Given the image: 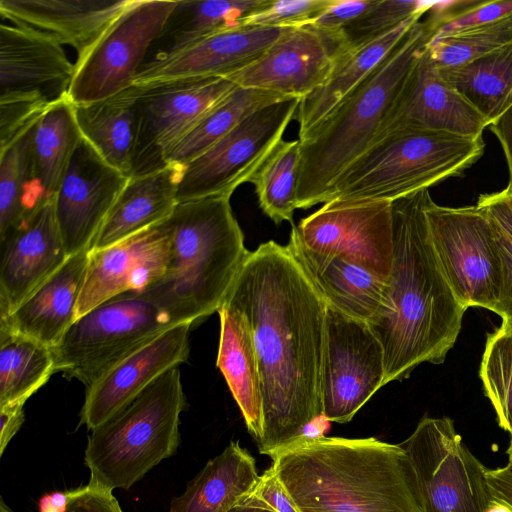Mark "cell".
<instances>
[{
	"instance_id": "obj_48",
	"label": "cell",
	"mask_w": 512,
	"mask_h": 512,
	"mask_svg": "<svg viewBox=\"0 0 512 512\" xmlns=\"http://www.w3.org/2000/svg\"><path fill=\"white\" fill-rule=\"evenodd\" d=\"M251 495L275 512H298L272 466L260 475Z\"/></svg>"
},
{
	"instance_id": "obj_32",
	"label": "cell",
	"mask_w": 512,
	"mask_h": 512,
	"mask_svg": "<svg viewBox=\"0 0 512 512\" xmlns=\"http://www.w3.org/2000/svg\"><path fill=\"white\" fill-rule=\"evenodd\" d=\"M438 70L488 126L512 106V43L466 64Z\"/></svg>"
},
{
	"instance_id": "obj_2",
	"label": "cell",
	"mask_w": 512,
	"mask_h": 512,
	"mask_svg": "<svg viewBox=\"0 0 512 512\" xmlns=\"http://www.w3.org/2000/svg\"><path fill=\"white\" fill-rule=\"evenodd\" d=\"M428 189L394 200L393 257L384 302L369 326L384 350V385L424 362L441 364L454 346L465 308L447 282L430 238Z\"/></svg>"
},
{
	"instance_id": "obj_43",
	"label": "cell",
	"mask_w": 512,
	"mask_h": 512,
	"mask_svg": "<svg viewBox=\"0 0 512 512\" xmlns=\"http://www.w3.org/2000/svg\"><path fill=\"white\" fill-rule=\"evenodd\" d=\"M52 104L41 95L33 93L1 95L0 151L30 130Z\"/></svg>"
},
{
	"instance_id": "obj_44",
	"label": "cell",
	"mask_w": 512,
	"mask_h": 512,
	"mask_svg": "<svg viewBox=\"0 0 512 512\" xmlns=\"http://www.w3.org/2000/svg\"><path fill=\"white\" fill-rule=\"evenodd\" d=\"M335 0H267L241 26L293 28L312 23Z\"/></svg>"
},
{
	"instance_id": "obj_38",
	"label": "cell",
	"mask_w": 512,
	"mask_h": 512,
	"mask_svg": "<svg viewBox=\"0 0 512 512\" xmlns=\"http://www.w3.org/2000/svg\"><path fill=\"white\" fill-rule=\"evenodd\" d=\"M299 162V140H281L250 181L261 210L275 224L294 225Z\"/></svg>"
},
{
	"instance_id": "obj_17",
	"label": "cell",
	"mask_w": 512,
	"mask_h": 512,
	"mask_svg": "<svg viewBox=\"0 0 512 512\" xmlns=\"http://www.w3.org/2000/svg\"><path fill=\"white\" fill-rule=\"evenodd\" d=\"M128 180L82 138L53 196L68 256L90 251Z\"/></svg>"
},
{
	"instance_id": "obj_15",
	"label": "cell",
	"mask_w": 512,
	"mask_h": 512,
	"mask_svg": "<svg viewBox=\"0 0 512 512\" xmlns=\"http://www.w3.org/2000/svg\"><path fill=\"white\" fill-rule=\"evenodd\" d=\"M350 46L344 30L312 24L288 28L260 58L226 79L301 100L324 85Z\"/></svg>"
},
{
	"instance_id": "obj_52",
	"label": "cell",
	"mask_w": 512,
	"mask_h": 512,
	"mask_svg": "<svg viewBox=\"0 0 512 512\" xmlns=\"http://www.w3.org/2000/svg\"><path fill=\"white\" fill-rule=\"evenodd\" d=\"M488 128L497 137L506 157L509 182L507 190L512 194V106L492 122Z\"/></svg>"
},
{
	"instance_id": "obj_5",
	"label": "cell",
	"mask_w": 512,
	"mask_h": 512,
	"mask_svg": "<svg viewBox=\"0 0 512 512\" xmlns=\"http://www.w3.org/2000/svg\"><path fill=\"white\" fill-rule=\"evenodd\" d=\"M231 196L180 202L166 220L171 259L146 291L177 324L218 312L250 251L232 212Z\"/></svg>"
},
{
	"instance_id": "obj_6",
	"label": "cell",
	"mask_w": 512,
	"mask_h": 512,
	"mask_svg": "<svg viewBox=\"0 0 512 512\" xmlns=\"http://www.w3.org/2000/svg\"><path fill=\"white\" fill-rule=\"evenodd\" d=\"M482 136L403 127L390 130L335 181L326 202H393L458 177L484 152Z\"/></svg>"
},
{
	"instance_id": "obj_50",
	"label": "cell",
	"mask_w": 512,
	"mask_h": 512,
	"mask_svg": "<svg viewBox=\"0 0 512 512\" xmlns=\"http://www.w3.org/2000/svg\"><path fill=\"white\" fill-rule=\"evenodd\" d=\"M498 251L502 263L503 281L500 303L496 314L502 318L500 327L512 330V258L499 247Z\"/></svg>"
},
{
	"instance_id": "obj_56",
	"label": "cell",
	"mask_w": 512,
	"mask_h": 512,
	"mask_svg": "<svg viewBox=\"0 0 512 512\" xmlns=\"http://www.w3.org/2000/svg\"><path fill=\"white\" fill-rule=\"evenodd\" d=\"M508 466H510L512 468V461H508Z\"/></svg>"
},
{
	"instance_id": "obj_51",
	"label": "cell",
	"mask_w": 512,
	"mask_h": 512,
	"mask_svg": "<svg viewBox=\"0 0 512 512\" xmlns=\"http://www.w3.org/2000/svg\"><path fill=\"white\" fill-rule=\"evenodd\" d=\"M24 404L22 402L10 403L0 406V454L2 455L8 443L18 432L24 422Z\"/></svg>"
},
{
	"instance_id": "obj_18",
	"label": "cell",
	"mask_w": 512,
	"mask_h": 512,
	"mask_svg": "<svg viewBox=\"0 0 512 512\" xmlns=\"http://www.w3.org/2000/svg\"><path fill=\"white\" fill-rule=\"evenodd\" d=\"M166 220L111 246L89 251L77 318L122 293L145 291L163 278L171 259Z\"/></svg>"
},
{
	"instance_id": "obj_25",
	"label": "cell",
	"mask_w": 512,
	"mask_h": 512,
	"mask_svg": "<svg viewBox=\"0 0 512 512\" xmlns=\"http://www.w3.org/2000/svg\"><path fill=\"white\" fill-rule=\"evenodd\" d=\"M131 0H0V14L13 24L45 32L86 53Z\"/></svg>"
},
{
	"instance_id": "obj_9",
	"label": "cell",
	"mask_w": 512,
	"mask_h": 512,
	"mask_svg": "<svg viewBox=\"0 0 512 512\" xmlns=\"http://www.w3.org/2000/svg\"><path fill=\"white\" fill-rule=\"evenodd\" d=\"M412 465L423 512H489L487 468L448 417H423L399 444Z\"/></svg>"
},
{
	"instance_id": "obj_40",
	"label": "cell",
	"mask_w": 512,
	"mask_h": 512,
	"mask_svg": "<svg viewBox=\"0 0 512 512\" xmlns=\"http://www.w3.org/2000/svg\"><path fill=\"white\" fill-rule=\"evenodd\" d=\"M480 378L499 426L512 434V330L502 327L487 335Z\"/></svg>"
},
{
	"instance_id": "obj_55",
	"label": "cell",
	"mask_w": 512,
	"mask_h": 512,
	"mask_svg": "<svg viewBox=\"0 0 512 512\" xmlns=\"http://www.w3.org/2000/svg\"><path fill=\"white\" fill-rule=\"evenodd\" d=\"M0 512H13L3 501V499H1V504H0Z\"/></svg>"
},
{
	"instance_id": "obj_12",
	"label": "cell",
	"mask_w": 512,
	"mask_h": 512,
	"mask_svg": "<svg viewBox=\"0 0 512 512\" xmlns=\"http://www.w3.org/2000/svg\"><path fill=\"white\" fill-rule=\"evenodd\" d=\"M300 99L290 98L260 108L226 136L184 166L178 202L212 196H231L255 173L295 118Z\"/></svg>"
},
{
	"instance_id": "obj_21",
	"label": "cell",
	"mask_w": 512,
	"mask_h": 512,
	"mask_svg": "<svg viewBox=\"0 0 512 512\" xmlns=\"http://www.w3.org/2000/svg\"><path fill=\"white\" fill-rule=\"evenodd\" d=\"M192 323L174 325L110 368L86 388L80 424L99 426L167 370L189 356Z\"/></svg>"
},
{
	"instance_id": "obj_24",
	"label": "cell",
	"mask_w": 512,
	"mask_h": 512,
	"mask_svg": "<svg viewBox=\"0 0 512 512\" xmlns=\"http://www.w3.org/2000/svg\"><path fill=\"white\" fill-rule=\"evenodd\" d=\"M286 246L326 305L368 324L372 322L384 302L389 278L339 256L308 249L293 227Z\"/></svg>"
},
{
	"instance_id": "obj_4",
	"label": "cell",
	"mask_w": 512,
	"mask_h": 512,
	"mask_svg": "<svg viewBox=\"0 0 512 512\" xmlns=\"http://www.w3.org/2000/svg\"><path fill=\"white\" fill-rule=\"evenodd\" d=\"M435 30L427 12L367 78L298 138L296 209L325 203L338 177L375 142Z\"/></svg>"
},
{
	"instance_id": "obj_37",
	"label": "cell",
	"mask_w": 512,
	"mask_h": 512,
	"mask_svg": "<svg viewBox=\"0 0 512 512\" xmlns=\"http://www.w3.org/2000/svg\"><path fill=\"white\" fill-rule=\"evenodd\" d=\"M267 0H177L163 36L169 37L167 49L158 55L174 53L193 42L228 29L242 27L245 17Z\"/></svg>"
},
{
	"instance_id": "obj_53",
	"label": "cell",
	"mask_w": 512,
	"mask_h": 512,
	"mask_svg": "<svg viewBox=\"0 0 512 512\" xmlns=\"http://www.w3.org/2000/svg\"><path fill=\"white\" fill-rule=\"evenodd\" d=\"M227 512H275L251 494L233 506Z\"/></svg>"
},
{
	"instance_id": "obj_29",
	"label": "cell",
	"mask_w": 512,
	"mask_h": 512,
	"mask_svg": "<svg viewBox=\"0 0 512 512\" xmlns=\"http://www.w3.org/2000/svg\"><path fill=\"white\" fill-rule=\"evenodd\" d=\"M220 338L216 366L239 406L249 433L262 436V385L249 324L244 315L224 302L218 310Z\"/></svg>"
},
{
	"instance_id": "obj_22",
	"label": "cell",
	"mask_w": 512,
	"mask_h": 512,
	"mask_svg": "<svg viewBox=\"0 0 512 512\" xmlns=\"http://www.w3.org/2000/svg\"><path fill=\"white\" fill-rule=\"evenodd\" d=\"M74 69L53 36L20 24H1L0 95L33 93L55 103L68 95Z\"/></svg>"
},
{
	"instance_id": "obj_47",
	"label": "cell",
	"mask_w": 512,
	"mask_h": 512,
	"mask_svg": "<svg viewBox=\"0 0 512 512\" xmlns=\"http://www.w3.org/2000/svg\"><path fill=\"white\" fill-rule=\"evenodd\" d=\"M376 2L377 0H335L310 24L326 30H345L366 15Z\"/></svg>"
},
{
	"instance_id": "obj_35",
	"label": "cell",
	"mask_w": 512,
	"mask_h": 512,
	"mask_svg": "<svg viewBox=\"0 0 512 512\" xmlns=\"http://www.w3.org/2000/svg\"><path fill=\"white\" fill-rule=\"evenodd\" d=\"M55 372L50 347L0 326V406L25 403Z\"/></svg>"
},
{
	"instance_id": "obj_27",
	"label": "cell",
	"mask_w": 512,
	"mask_h": 512,
	"mask_svg": "<svg viewBox=\"0 0 512 512\" xmlns=\"http://www.w3.org/2000/svg\"><path fill=\"white\" fill-rule=\"evenodd\" d=\"M183 165L167 164L154 172L130 177L90 250L118 243L168 219L178 205Z\"/></svg>"
},
{
	"instance_id": "obj_46",
	"label": "cell",
	"mask_w": 512,
	"mask_h": 512,
	"mask_svg": "<svg viewBox=\"0 0 512 512\" xmlns=\"http://www.w3.org/2000/svg\"><path fill=\"white\" fill-rule=\"evenodd\" d=\"M58 512H122L112 491L90 484L65 493Z\"/></svg>"
},
{
	"instance_id": "obj_49",
	"label": "cell",
	"mask_w": 512,
	"mask_h": 512,
	"mask_svg": "<svg viewBox=\"0 0 512 512\" xmlns=\"http://www.w3.org/2000/svg\"><path fill=\"white\" fill-rule=\"evenodd\" d=\"M486 479L493 502L512 512V468L487 469Z\"/></svg>"
},
{
	"instance_id": "obj_28",
	"label": "cell",
	"mask_w": 512,
	"mask_h": 512,
	"mask_svg": "<svg viewBox=\"0 0 512 512\" xmlns=\"http://www.w3.org/2000/svg\"><path fill=\"white\" fill-rule=\"evenodd\" d=\"M427 12L422 11L372 39L351 44L337 61L324 85L300 100L294 118L298 122V138L367 78Z\"/></svg>"
},
{
	"instance_id": "obj_30",
	"label": "cell",
	"mask_w": 512,
	"mask_h": 512,
	"mask_svg": "<svg viewBox=\"0 0 512 512\" xmlns=\"http://www.w3.org/2000/svg\"><path fill=\"white\" fill-rule=\"evenodd\" d=\"M259 477L255 459L231 441L171 501L168 512H227L251 494Z\"/></svg>"
},
{
	"instance_id": "obj_39",
	"label": "cell",
	"mask_w": 512,
	"mask_h": 512,
	"mask_svg": "<svg viewBox=\"0 0 512 512\" xmlns=\"http://www.w3.org/2000/svg\"><path fill=\"white\" fill-rule=\"evenodd\" d=\"M512 43V14L469 30L433 38L427 46L438 68L466 64Z\"/></svg>"
},
{
	"instance_id": "obj_20",
	"label": "cell",
	"mask_w": 512,
	"mask_h": 512,
	"mask_svg": "<svg viewBox=\"0 0 512 512\" xmlns=\"http://www.w3.org/2000/svg\"><path fill=\"white\" fill-rule=\"evenodd\" d=\"M288 28L242 26L214 33L143 64L133 85L227 78L260 58Z\"/></svg>"
},
{
	"instance_id": "obj_13",
	"label": "cell",
	"mask_w": 512,
	"mask_h": 512,
	"mask_svg": "<svg viewBox=\"0 0 512 512\" xmlns=\"http://www.w3.org/2000/svg\"><path fill=\"white\" fill-rule=\"evenodd\" d=\"M138 87L131 177L165 167L175 145L237 85L226 78H191Z\"/></svg>"
},
{
	"instance_id": "obj_7",
	"label": "cell",
	"mask_w": 512,
	"mask_h": 512,
	"mask_svg": "<svg viewBox=\"0 0 512 512\" xmlns=\"http://www.w3.org/2000/svg\"><path fill=\"white\" fill-rule=\"evenodd\" d=\"M185 406L180 370L173 367L91 430L84 456L88 484L111 491L129 489L173 455Z\"/></svg>"
},
{
	"instance_id": "obj_23",
	"label": "cell",
	"mask_w": 512,
	"mask_h": 512,
	"mask_svg": "<svg viewBox=\"0 0 512 512\" xmlns=\"http://www.w3.org/2000/svg\"><path fill=\"white\" fill-rule=\"evenodd\" d=\"M403 127L477 137L488 122L441 77L426 48L379 136Z\"/></svg>"
},
{
	"instance_id": "obj_41",
	"label": "cell",
	"mask_w": 512,
	"mask_h": 512,
	"mask_svg": "<svg viewBox=\"0 0 512 512\" xmlns=\"http://www.w3.org/2000/svg\"><path fill=\"white\" fill-rule=\"evenodd\" d=\"M428 12L436 23L433 38L445 37L512 14V0L434 1Z\"/></svg>"
},
{
	"instance_id": "obj_14",
	"label": "cell",
	"mask_w": 512,
	"mask_h": 512,
	"mask_svg": "<svg viewBox=\"0 0 512 512\" xmlns=\"http://www.w3.org/2000/svg\"><path fill=\"white\" fill-rule=\"evenodd\" d=\"M384 350L368 323L326 305L321 376L323 417L349 422L384 386Z\"/></svg>"
},
{
	"instance_id": "obj_3",
	"label": "cell",
	"mask_w": 512,
	"mask_h": 512,
	"mask_svg": "<svg viewBox=\"0 0 512 512\" xmlns=\"http://www.w3.org/2000/svg\"><path fill=\"white\" fill-rule=\"evenodd\" d=\"M270 457L298 512H423L399 444L306 435Z\"/></svg>"
},
{
	"instance_id": "obj_26",
	"label": "cell",
	"mask_w": 512,
	"mask_h": 512,
	"mask_svg": "<svg viewBox=\"0 0 512 512\" xmlns=\"http://www.w3.org/2000/svg\"><path fill=\"white\" fill-rule=\"evenodd\" d=\"M88 260L89 250L69 256L0 326L53 348L77 319Z\"/></svg>"
},
{
	"instance_id": "obj_36",
	"label": "cell",
	"mask_w": 512,
	"mask_h": 512,
	"mask_svg": "<svg viewBox=\"0 0 512 512\" xmlns=\"http://www.w3.org/2000/svg\"><path fill=\"white\" fill-rule=\"evenodd\" d=\"M286 99L290 98L265 90L237 86L175 145L166 157V165L172 163L185 166L256 110Z\"/></svg>"
},
{
	"instance_id": "obj_33",
	"label": "cell",
	"mask_w": 512,
	"mask_h": 512,
	"mask_svg": "<svg viewBox=\"0 0 512 512\" xmlns=\"http://www.w3.org/2000/svg\"><path fill=\"white\" fill-rule=\"evenodd\" d=\"M81 140L75 104L68 96L53 103L36 123L33 160L44 198L54 196Z\"/></svg>"
},
{
	"instance_id": "obj_1",
	"label": "cell",
	"mask_w": 512,
	"mask_h": 512,
	"mask_svg": "<svg viewBox=\"0 0 512 512\" xmlns=\"http://www.w3.org/2000/svg\"><path fill=\"white\" fill-rule=\"evenodd\" d=\"M224 302L251 330L262 385L257 443L271 456L323 416L326 303L288 247L273 240L250 251Z\"/></svg>"
},
{
	"instance_id": "obj_8",
	"label": "cell",
	"mask_w": 512,
	"mask_h": 512,
	"mask_svg": "<svg viewBox=\"0 0 512 512\" xmlns=\"http://www.w3.org/2000/svg\"><path fill=\"white\" fill-rule=\"evenodd\" d=\"M174 325L170 313L146 290L122 293L78 317L51 348L56 372L88 388L120 360Z\"/></svg>"
},
{
	"instance_id": "obj_16",
	"label": "cell",
	"mask_w": 512,
	"mask_h": 512,
	"mask_svg": "<svg viewBox=\"0 0 512 512\" xmlns=\"http://www.w3.org/2000/svg\"><path fill=\"white\" fill-rule=\"evenodd\" d=\"M392 202H335L292 225L310 250L339 256L389 278L393 257Z\"/></svg>"
},
{
	"instance_id": "obj_19",
	"label": "cell",
	"mask_w": 512,
	"mask_h": 512,
	"mask_svg": "<svg viewBox=\"0 0 512 512\" xmlns=\"http://www.w3.org/2000/svg\"><path fill=\"white\" fill-rule=\"evenodd\" d=\"M0 242V318H4L69 257L56 220L53 197L42 201Z\"/></svg>"
},
{
	"instance_id": "obj_10",
	"label": "cell",
	"mask_w": 512,
	"mask_h": 512,
	"mask_svg": "<svg viewBox=\"0 0 512 512\" xmlns=\"http://www.w3.org/2000/svg\"><path fill=\"white\" fill-rule=\"evenodd\" d=\"M430 238L442 272L465 307L497 312L502 291V263L492 226L476 206L426 204Z\"/></svg>"
},
{
	"instance_id": "obj_45",
	"label": "cell",
	"mask_w": 512,
	"mask_h": 512,
	"mask_svg": "<svg viewBox=\"0 0 512 512\" xmlns=\"http://www.w3.org/2000/svg\"><path fill=\"white\" fill-rule=\"evenodd\" d=\"M476 206L488 218L499 249L512 258V194L506 188L482 194Z\"/></svg>"
},
{
	"instance_id": "obj_31",
	"label": "cell",
	"mask_w": 512,
	"mask_h": 512,
	"mask_svg": "<svg viewBox=\"0 0 512 512\" xmlns=\"http://www.w3.org/2000/svg\"><path fill=\"white\" fill-rule=\"evenodd\" d=\"M138 95L139 87L132 85L103 100L75 105L82 138L128 178L133 172Z\"/></svg>"
},
{
	"instance_id": "obj_11",
	"label": "cell",
	"mask_w": 512,
	"mask_h": 512,
	"mask_svg": "<svg viewBox=\"0 0 512 512\" xmlns=\"http://www.w3.org/2000/svg\"><path fill=\"white\" fill-rule=\"evenodd\" d=\"M177 0H131L75 62L68 98L75 105L113 96L133 85L152 43L160 38Z\"/></svg>"
},
{
	"instance_id": "obj_42",
	"label": "cell",
	"mask_w": 512,
	"mask_h": 512,
	"mask_svg": "<svg viewBox=\"0 0 512 512\" xmlns=\"http://www.w3.org/2000/svg\"><path fill=\"white\" fill-rule=\"evenodd\" d=\"M434 1L377 0L375 6L344 31L351 44L372 39L398 26L410 17L431 8Z\"/></svg>"
},
{
	"instance_id": "obj_54",
	"label": "cell",
	"mask_w": 512,
	"mask_h": 512,
	"mask_svg": "<svg viewBox=\"0 0 512 512\" xmlns=\"http://www.w3.org/2000/svg\"><path fill=\"white\" fill-rule=\"evenodd\" d=\"M506 454L508 455V461H512V434H511L510 443H509L508 449L506 451Z\"/></svg>"
},
{
	"instance_id": "obj_34",
	"label": "cell",
	"mask_w": 512,
	"mask_h": 512,
	"mask_svg": "<svg viewBox=\"0 0 512 512\" xmlns=\"http://www.w3.org/2000/svg\"><path fill=\"white\" fill-rule=\"evenodd\" d=\"M35 125L0 151V241L46 200L38 185L34 167Z\"/></svg>"
}]
</instances>
